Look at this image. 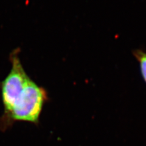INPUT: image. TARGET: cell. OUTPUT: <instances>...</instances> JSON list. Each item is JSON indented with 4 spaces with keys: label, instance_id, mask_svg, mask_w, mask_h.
<instances>
[{
    "label": "cell",
    "instance_id": "6da1fadb",
    "mask_svg": "<svg viewBox=\"0 0 146 146\" xmlns=\"http://www.w3.org/2000/svg\"><path fill=\"white\" fill-rule=\"evenodd\" d=\"M18 53L19 49L11 53V69L0 84L4 109L0 118V127L4 129L17 121L37 124L44 104L48 100L46 90L27 74Z\"/></svg>",
    "mask_w": 146,
    "mask_h": 146
},
{
    "label": "cell",
    "instance_id": "7a4b0ae2",
    "mask_svg": "<svg viewBox=\"0 0 146 146\" xmlns=\"http://www.w3.org/2000/svg\"><path fill=\"white\" fill-rule=\"evenodd\" d=\"M134 54L139 63L141 74L146 82V53L139 50V51H136Z\"/></svg>",
    "mask_w": 146,
    "mask_h": 146
}]
</instances>
